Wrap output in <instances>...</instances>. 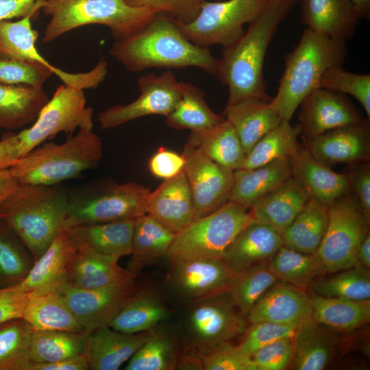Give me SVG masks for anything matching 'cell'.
<instances>
[{"label": "cell", "mask_w": 370, "mask_h": 370, "mask_svg": "<svg viewBox=\"0 0 370 370\" xmlns=\"http://www.w3.org/2000/svg\"><path fill=\"white\" fill-rule=\"evenodd\" d=\"M109 53L131 72L196 67L210 75L218 73L219 58L208 48L190 42L173 18L162 14L130 37L116 40Z\"/></svg>", "instance_id": "cell-1"}, {"label": "cell", "mask_w": 370, "mask_h": 370, "mask_svg": "<svg viewBox=\"0 0 370 370\" xmlns=\"http://www.w3.org/2000/svg\"><path fill=\"white\" fill-rule=\"evenodd\" d=\"M293 3L269 0L243 35L223 47L219 58L217 77L227 86V105L243 99L258 97L271 101L266 92L263 67L267 51L280 24Z\"/></svg>", "instance_id": "cell-2"}, {"label": "cell", "mask_w": 370, "mask_h": 370, "mask_svg": "<svg viewBox=\"0 0 370 370\" xmlns=\"http://www.w3.org/2000/svg\"><path fill=\"white\" fill-rule=\"evenodd\" d=\"M67 207L68 189L63 186L19 184L0 205V219L36 260L64 227Z\"/></svg>", "instance_id": "cell-3"}, {"label": "cell", "mask_w": 370, "mask_h": 370, "mask_svg": "<svg viewBox=\"0 0 370 370\" xmlns=\"http://www.w3.org/2000/svg\"><path fill=\"white\" fill-rule=\"evenodd\" d=\"M346 55V42L306 28L297 46L284 58L278 92L271 101L280 118L291 121L302 100L321 87L325 71L343 66Z\"/></svg>", "instance_id": "cell-4"}, {"label": "cell", "mask_w": 370, "mask_h": 370, "mask_svg": "<svg viewBox=\"0 0 370 370\" xmlns=\"http://www.w3.org/2000/svg\"><path fill=\"white\" fill-rule=\"evenodd\" d=\"M41 10L51 16L44 32V42L92 24L109 27L114 38L121 40L141 29L158 14L150 8L132 5L125 0H45Z\"/></svg>", "instance_id": "cell-5"}, {"label": "cell", "mask_w": 370, "mask_h": 370, "mask_svg": "<svg viewBox=\"0 0 370 370\" xmlns=\"http://www.w3.org/2000/svg\"><path fill=\"white\" fill-rule=\"evenodd\" d=\"M102 143L92 130H79L63 143H45L10 167L19 184H59L97 166Z\"/></svg>", "instance_id": "cell-6"}, {"label": "cell", "mask_w": 370, "mask_h": 370, "mask_svg": "<svg viewBox=\"0 0 370 370\" xmlns=\"http://www.w3.org/2000/svg\"><path fill=\"white\" fill-rule=\"evenodd\" d=\"M150 190L135 182L68 189L64 227L136 219L146 213Z\"/></svg>", "instance_id": "cell-7"}, {"label": "cell", "mask_w": 370, "mask_h": 370, "mask_svg": "<svg viewBox=\"0 0 370 370\" xmlns=\"http://www.w3.org/2000/svg\"><path fill=\"white\" fill-rule=\"evenodd\" d=\"M253 221L249 208L229 201L217 210L192 221L176 233L166 256L171 263L222 258L238 232Z\"/></svg>", "instance_id": "cell-8"}, {"label": "cell", "mask_w": 370, "mask_h": 370, "mask_svg": "<svg viewBox=\"0 0 370 370\" xmlns=\"http://www.w3.org/2000/svg\"><path fill=\"white\" fill-rule=\"evenodd\" d=\"M269 0L205 1L192 21H175L184 35L195 45L208 48L228 47L245 33L243 25L253 21Z\"/></svg>", "instance_id": "cell-9"}, {"label": "cell", "mask_w": 370, "mask_h": 370, "mask_svg": "<svg viewBox=\"0 0 370 370\" xmlns=\"http://www.w3.org/2000/svg\"><path fill=\"white\" fill-rule=\"evenodd\" d=\"M84 90L64 84L57 88L32 125L16 134L19 158L60 132L70 136L77 129L92 130L93 112Z\"/></svg>", "instance_id": "cell-10"}, {"label": "cell", "mask_w": 370, "mask_h": 370, "mask_svg": "<svg viewBox=\"0 0 370 370\" xmlns=\"http://www.w3.org/2000/svg\"><path fill=\"white\" fill-rule=\"evenodd\" d=\"M369 232V219L349 192L329 207L325 234L316 253L325 271L335 273L358 265L359 245Z\"/></svg>", "instance_id": "cell-11"}, {"label": "cell", "mask_w": 370, "mask_h": 370, "mask_svg": "<svg viewBox=\"0 0 370 370\" xmlns=\"http://www.w3.org/2000/svg\"><path fill=\"white\" fill-rule=\"evenodd\" d=\"M195 301L187 317L186 328L192 345L199 354L230 341L246 330L247 321L229 291Z\"/></svg>", "instance_id": "cell-12"}, {"label": "cell", "mask_w": 370, "mask_h": 370, "mask_svg": "<svg viewBox=\"0 0 370 370\" xmlns=\"http://www.w3.org/2000/svg\"><path fill=\"white\" fill-rule=\"evenodd\" d=\"M34 18L33 15H28L16 21H0V58L42 64L63 84L79 89L96 88L105 80L108 62L103 58L85 73H68L50 64L36 47L38 33L32 27L31 21Z\"/></svg>", "instance_id": "cell-13"}, {"label": "cell", "mask_w": 370, "mask_h": 370, "mask_svg": "<svg viewBox=\"0 0 370 370\" xmlns=\"http://www.w3.org/2000/svg\"><path fill=\"white\" fill-rule=\"evenodd\" d=\"M138 97L126 105H116L102 111L98 117L103 130L115 128L148 115L168 116L181 97L180 82L171 70L151 73L137 81Z\"/></svg>", "instance_id": "cell-14"}, {"label": "cell", "mask_w": 370, "mask_h": 370, "mask_svg": "<svg viewBox=\"0 0 370 370\" xmlns=\"http://www.w3.org/2000/svg\"><path fill=\"white\" fill-rule=\"evenodd\" d=\"M183 171L194 203L193 220L204 217L229 201L234 171L225 168L186 144Z\"/></svg>", "instance_id": "cell-15"}, {"label": "cell", "mask_w": 370, "mask_h": 370, "mask_svg": "<svg viewBox=\"0 0 370 370\" xmlns=\"http://www.w3.org/2000/svg\"><path fill=\"white\" fill-rule=\"evenodd\" d=\"M137 289L134 280L84 289L64 284L56 289L86 333L108 325Z\"/></svg>", "instance_id": "cell-16"}, {"label": "cell", "mask_w": 370, "mask_h": 370, "mask_svg": "<svg viewBox=\"0 0 370 370\" xmlns=\"http://www.w3.org/2000/svg\"><path fill=\"white\" fill-rule=\"evenodd\" d=\"M299 106V125L304 140L364 119L346 95L321 87L309 93Z\"/></svg>", "instance_id": "cell-17"}, {"label": "cell", "mask_w": 370, "mask_h": 370, "mask_svg": "<svg viewBox=\"0 0 370 370\" xmlns=\"http://www.w3.org/2000/svg\"><path fill=\"white\" fill-rule=\"evenodd\" d=\"M169 280L177 294L193 301L229 291L232 273L222 258L171 262Z\"/></svg>", "instance_id": "cell-18"}, {"label": "cell", "mask_w": 370, "mask_h": 370, "mask_svg": "<svg viewBox=\"0 0 370 370\" xmlns=\"http://www.w3.org/2000/svg\"><path fill=\"white\" fill-rule=\"evenodd\" d=\"M304 143L312 156L328 166L367 162L370 156L369 119L329 130Z\"/></svg>", "instance_id": "cell-19"}, {"label": "cell", "mask_w": 370, "mask_h": 370, "mask_svg": "<svg viewBox=\"0 0 370 370\" xmlns=\"http://www.w3.org/2000/svg\"><path fill=\"white\" fill-rule=\"evenodd\" d=\"M135 219L65 227L81 251L117 263L131 255Z\"/></svg>", "instance_id": "cell-20"}, {"label": "cell", "mask_w": 370, "mask_h": 370, "mask_svg": "<svg viewBox=\"0 0 370 370\" xmlns=\"http://www.w3.org/2000/svg\"><path fill=\"white\" fill-rule=\"evenodd\" d=\"M246 319L249 323L267 321L298 327L313 319L309 296L301 288L278 281L256 301Z\"/></svg>", "instance_id": "cell-21"}, {"label": "cell", "mask_w": 370, "mask_h": 370, "mask_svg": "<svg viewBox=\"0 0 370 370\" xmlns=\"http://www.w3.org/2000/svg\"><path fill=\"white\" fill-rule=\"evenodd\" d=\"M145 209L147 214L175 233L193 221V199L184 171L164 180L155 190L150 191Z\"/></svg>", "instance_id": "cell-22"}, {"label": "cell", "mask_w": 370, "mask_h": 370, "mask_svg": "<svg viewBox=\"0 0 370 370\" xmlns=\"http://www.w3.org/2000/svg\"><path fill=\"white\" fill-rule=\"evenodd\" d=\"M77 249L63 227L45 251L35 260L18 287L29 296L54 291L65 284L69 265Z\"/></svg>", "instance_id": "cell-23"}, {"label": "cell", "mask_w": 370, "mask_h": 370, "mask_svg": "<svg viewBox=\"0 0 370 370\" xmlns=\"http://www.w3.org/2000/svg\"><path fill=\"white\" fill-rule=\"evenodd\" d=\"M152 330L128 334L105 325L86 333L84 355L90 369H119L145 343Z\"/></svg>", "instance_id": "cell-24"}, {"label": "cell", "mask_w": 370, "mask_h": 370, "mask_svg": "<svg viewBox=\"0 0 370 370\" xmlns=\"http://www.w3.org/2000/svg\"><path fill=\"white\" fill-rule=\"evenodd\" d=\"M282 245L280 233L266 224L253 221L238 232L222 259L234 274L267 262Z\"/></svg>", "instance_id": "cell-25"}, {"label": "cell", "mask_w": 370, "mask_h": 370, "mask_svg": "<svg viewBox=\"0 0 370 370\" xmlns=\"http://www.w3.org/2000/svg\"><path fill=\"white\" fill-rule=\"evenodd\" d=\"M293 177L297 179L310 197L327 207L347 194L351 188L347 173H338L315 159L299 145L291 158Z\"/></svg>", "instance_id": "cell-26"}, {"label": "cell", "mask_w": 370, "mask_h": 370, "mask_svg": "<svg viewBox=\"0 0 370 370\" xmlns=\"http://www.w3.org/2000/svg\"><path fill=\"white\" fill-rule=\"evenodd\" d=\"M359 17L351 0H303L301 21L306 28L347 42L355 33Z\"/></svg>", "instance_id": "cell-27"}, {"label": "cell", "mask_w": 370, "mask_h": 370, "mask_svg": "<svg viewBox=\"0 0 370 370\" xmlns=\"http://www.w3.org/2000/svg\"><path fill=\"white\" fill-rule=\"evenodd\" d=\"M292 176L291 158H280L253 169L234 171L229 201L250 208Z\"/></svg>", "instance_id": "cell-28"}, {"label": "cell", "mask_w": 370, "mask_h": 370, "mask_svg": "<svg viewBox=\"0 0 370 370\" xmlns=\"http://www.w3.org/2000/svg\"><path fill=\"white\" fill-rule=\"evenodd\" d=\"M310 199L305 187L292 176L256 202L250 211L254 221L266 224L281 234Z\"/></svg>", "instance_id": "cell-29"}, {"label": "cell", "mask_w": 370, "mask_h": 370, "mask_svg": "<svg viewBox=\"0 0 370 370\" xmlns=\"http://www.w3.org/2000/svg\"><path fill=\"white\" fill-rule=\"evenodd\" d=\"M271 101L249 97L226 105L224 118L234 129L246 154L282 120Z\"/></svg>", "instance_id": "cell-30"}, {"label": "cell", "mask_w": 370, "mask_h": 370, "mask_svg": "<svg viewBox=\"0 0 370 370\" xmlns=\"http://www.w3.org/2000/svg\"><path fill=\"white\" fill-rule=\"evenodd\" d=\"M49 100L42 86L0 83V127L20 130L34 123Z\"/></svg>", "instance_id": "cell-31"}, {"label": "cell", "mask_w": 370, "mask_h": 370, "mask_svg": "<svg viewBox=\"0 0 370 370\" xmlns=\"http://www.w3.org/2000/svg\"><path fill=\"white\" fill-rule=\"evenodd\" d=\"M170 314V310L156 292L137 288L108 326L124 333L143 332L156 328Z\"/></svg>", "instance_id": "cell-32"}, {"label": "cell", "mask_w": 370, "mask_h": 370, "mask_svg": "<svg viewBox=\"0 0 370 370\" xmlns=\"http://www.w3.org/2000/svg\"><path fill=\"white\" fill-rule=\"evenodd\" d=\"M187 145L214 162L232 171L243 169L246 153L228 121L199 132H191Z\"/></svg>", "instance_id": "cell-33"}, {"label": "cell", "mask_w": 370, "mask_h": 370, "mask_svg": "<svg viewBox=\"0 0 370 370\" xmlns=\"http://www.w3.org/2000/svg\"><path fill=\"white\" fill-rule=\"evenodd\" d=\"M312 318L325 328L351 331L370 321V299L353 300L308 295Z\"/></svg>", "instance_id": "cell-34"}, {"label": "cell", "mask_w": 370, "mask_h": 370, "mask_svg": "<svg viewBox=\"0 0 370 370\" xmlns=\"http://www.w3.org/2000/svg\"><path fill=\"white\" fill-rule=\"evenodd\" d=\"M328 219L329 208L310 197L281 233L283 245L301 253L316 254L325 234Z\"/></svg>", "instance_id": "cell-35"}, {"label": "cell", "mask_w": 370, "mask_h": 370, "mask_svg": "<svg viewBox=\"0 0 370 370\" xmlns=\"http://www.w3.org/2000/svg\"><path fill=\"white\" fill-rule=\"evenodd\" d=\"M22 318L34 330L85 332L56 290L29 296Z\"/></svg>", "instance_id": "cell-36"}, {"label": "cell", "mask_w": 370, "mask_h": 370, "mask_svg": "<svg viewBox=\"0 0 370 370\" xmlns=\"http://www.w3.org/2000/svg\"><path fill=\"white\" fill-rule=\"evenodd\" d=\"M176 233L147 213L134 221L132 251L127 269L136 275L147 263L166 256Z\"/></svg>", "instance_id": "cell-37"}, {"label": "cell", "mask_w": 370, "mask_h": 370, "mask_svg": "<svg viewBox=\"0 0 370 370\" xmlns=\"http://www.w3.org/2000/svg\"><path fill=\"white\" fill-rule=\"evenodd\" d=\"M293 367L296 370H321L329 362L336 339L314 319L298 326L293 337Z\"/></svg>", "instance_id": "cell-38"}, {"label": "cell", "mask_w": 370, "mask_h": 370, "mask_svg": "<svg viewBox=\"0 0 370 370\" xmlns=\"http://www.w3.org/2000/svg\"><path fill=\"white\" fill-rule=\"evenodd\" d=\"M135 276L118 263L110 262L77 249L66 273L65 284L92 289L134 280Z\"/></svg>", "instance_id": "cell-39"}, {"label": "cell", "mask_w": 370, "mask_h": 370, "mask_svg": "<svg viewBox=\"0 0 370 370\" xmlns=\"http://www.w3.org/2000/svg\"><path fill=\"white\" fill-rule=\"evenodd\" d=\"M181 97L174 110L166 116L169 127L175 130L199 132L224 121L207 105L204 92L192 83L180 82Z\"/></svg>", "instance_id": "cell-40"}, {"label": "cell", "mask_w": 370, "mask_h": 370, "mask_svg": "<svg viewBox=\"0 0 370 370\" xmlns=\"http://www.w3.org/2000/svg\"><path fill=\"white\" fill-rule=\"evenodd\" d=\"M86 332L34 330L30 345L31 362L48 363L84 355Z\"/></svg>", "instance_id": "cell-41"}, {"label": "cell", "mask_w": 370, "mask_h": 370, "mask_svg": "<svg viewBox=\"0 0 370 370\" xmlns=\"http://www.w3.org/2000/svg\"><path fill=\"white\" fill-rule=\"evenodd\" d=\"M301 134L299 124L293 125L291 121L282 119L246 154L243 169H253L280 158H291L300 145L298 138Z\"/></svg>", "instance_id": "cell-42"}, {"label": "cell", "mask_w": 370, "mask_h": 370, "mask_svg": "<svg viewBox=\"0 0 370 370\" xmlns=\"http://www.w3.org/2000/svg\"><path fill=\"white\" fill-rule=\"evenodd\" d=\"M279 280L304 289L325 271L318 256L301 253L282 245L268 261Z\"/></svg>", "instance_id": "cell-43"}, {"label": "cell", "mask_w": 370, "mask_h": 370, "mask_svg": "<svg viewBox=\"0 0 370 370\" xmlns=\"http://www.w3.org/2000/svg\"><path fill=\"white\" fill-rule=\"evenodd\" d=\"M34 262L26 245L0 219V288L21 282Z\"/></svg>", "instance_id": "cell-44"}, {"label": "cell", "mask_w": 370, "mask_h": 370, "mask_svg": "<svg viewBox=\"0 0 370 370\" xmlns=\"http://www.w3.org/2000/svg\"><path fill=\"white\" fill-rule=\"evenodd\" d=\"M33 332L23 318L0 323V370H28Z\"/></svg>", "instance_id": "cell-45"}, {"label": "cell", "mask_w": 370, "mask_h": 370, "mask_svg": "<svg viewBox=\"0 0 370 370\" xmlns=\"http://www.w3.org/2000/svg\"><path fill=\"white\" fill-rule=\"evenodd\" d=\"M278 281L268 263L262 262L232 274L228 291L239 312L246 318L256 301Z\"/></svg>", "instance_id": "cell-46"}, {"label": "cell", "mask_w": 370, "mask_h": 370, "mask_svg": "<svg viewBox=\"0 0 370 370\" xmlns=\"http://www.w3.org/2000/svg\"><path fill=\"white\" fill-rule=\"evenodd\" d=\"M180 356L168 333L153 329L149 338L130 358L125 370H171L177 367Z\"/></svg>", "instance_id": "cell-47"}, {"label": "cell", "mask_w": 370, "mask_h": 370, "mask_svg": "<svg viewBox=\"0 0 370 370\" xmlns=\"http://www.w3.org/2000/svg\"><path fill=\"white\" fill-rule=\"evenodd\" d=\"M339 274L311 284L312 292L328 297L353 300L370 298L369 269L356 265Z\"/></svg>", "instance_id": "cell-48"}, {"label": "cell", "mask_w": 370, "mask_h": 370, "mask_svg": "<svg viewBox=\"0 0 370 370\" xmlns=\"http://www.w3.org/2000/svg\"><path fill=\"white\" fill-rule=\"evenodd\" d=\"M321 88L354 97L364 108L370 120V75L349 72L342 66L325 71L321 80Z\"/></svg>", "instance_id": "cell-49"}, {"label": "cell", "mask_w": 370, "mask_h": 370, "mask_svg": "<svg viewBox=\"0 0 370 370\" xmlns=\"http://www.w3.org/2000/svg\"><path fill=\"white\" fill-rule=\"evenodd\" d=\"M237 345L245 355L251 356L259 348L284 338H293L297 327L267 321L250 323Z\"/></svg>", "instance_id": "cell-50"}, {"label": "cell", "mask_w": 370, "mask_h": 370, "mask_svg": "<svg viewBox=\"0 0 370 370\" xmlns=\"http://www.w3.org/2000/svg\"><path fill=\"white\" fill-rule=\"evenodd\" d=\"M199 355L205 370H257L251 357L243 354L230 341Z\"/></svg>", "instance_id": "cell-51"}, {"label": "cell", "mask_w": 370, "mask_h": 370, "mask_svg": "<svg viewBox=\"0 0 370 370\" xmlns=\"http://www.w3.org/2000/svg\"><path fill=\"white\" fill-rule=\"evenodd\" d=\"M52 74L47 67L36 62L0 58V83L42 86Z\"/></svg>", "instance_id": "cell-52"}, {"label": "cell", "mask_w": 370, "mask_h": 370, "mask_svg": "<svg viewBox=\"0 0 370 370\" xmlns=\"http://www.w3.org/2000/svg\"><path fill=\"white\" fill-rule=\"evenodd\" d=\"M257 370H284L293 362V338H284L269 343L251 356Z\"/></svg>", "instance_id": "cell-53"}, {"label": "cell", "mask_w": 370, "mask_h": 370, "mask_svg": "<svg viewBox=\"0 0 370 370\" xmlns=\"http://www.w3.org/2000/svg\"><path fill=\"white\" fill-rule=\"evenodd\" d=\"M132 5L146 6L158 14L187 23L195 18L207 0H125Z\"/></svg>", "instance_id": "cell-54"}, {"label": "cell", "mask_w": 370, "mask_h": 370, "mask_svg": "<svg viewBox=\"0 0 370 370\" xmlns=\"http://www.w3.org/2000/svg\"><path fill=\"white\" fill-rule=\"evenodd\" d=\"M185 158L164 147H160L149 160V170L151 173L159 178H171L183 171Z\"/></svg>", "instance_id": "cell-55"}, {"label": "cell", "mask_w": 370, "mask_h": 370, "mask_svg": "<svg viewBox=\"0 0 370 370\" xmlns=\"http://www.w3.org/2000/svg\"><path fill=\"white\" fill-rule=\"evenodd\" d=\"M347 173L350 188L363 214L370 219V165L368 161L350 165Z\"/></svg>", "instance_id": "cell-56"}, {"label": "cell", "mask_w": 370, "mask_h": 370, "mask_svg": "<svg viewBox=\"0 0 370 370\" xmlns=\"http://www.w3.org/2000/svg\"><path fill=\"white\" fill-rule=\"evenodd\" d=\"M27 293L15 284L0 288V323L8 320L22 318L28 300Z\"/></svg>", "instance_id": "cell-57"}, {"label": "cell", "mask_w": 370, "mask_h": 370, "mask_svg": "<svg viewBox=\"0 0 370 370\" xmlns=\"http://www.w3.org/2000/svg\"><path fill=\"white\" fill-rule=\"evenodd\" d=\"M45 0H0V21L36 16Z\"/></svg>", "instance_id": "cell-58"}, {"label": "cell", "mask_w": 370, "mask_h": 370, "mask_svg": "<svg viewBox=\"0 0 370 370\" xmlns=\"http://www.w3.org/2000/svg\"><path fill=\"white\" fill-rule=\"evenodd\" d=\"M90 369L84 355L56 362H31L28 370H88Z\"/></svg>", "instance_id": "cell-59"}, {"label": "cell", "mask_w": 370, "mask_h": 370, "mask_svg": "<svg viewBox=\"0 0 370 370\" xmlns=\"http://www.w3.org/2000/svg\"><path fill=\"white\" fill-rule=\"evenodd\" d=\"M18 158L16 134H7L0 140V169L11 167Z\"/></svg>", "instance_id": "cell-60"}, {"label": "cell", "mask_w": 370, "mask_h": 370, "mask_svg": "<svg viewBox=\"0 0 370 370\" xmlns=\"http://www.w3.org/2000/svg\"><path fill=\"white\" fill-rule=\"evenodd\" d=\"M18 184L10 167L0 169V205L14 191Z\"/></svg>", "instance_id": "cell-61"}, {"label": "cell", "mask_w": 370, "mask_h": 370, "mask_svg": "<svg viewBox=\"0 0 370 370\" xmlns=\"http://www.w3.org/2000/svg\"><path fill=\"white\" fill-rule=\"evenodd\" d=\"M357 260L359 265L368 269L370 268V234L368 232L360 243L358 253Z\"/></svg>", "instance_id": "cell-62"}, {"label": "cell", "mask_w": 370, "mask_h": 370, "mask_svg": "<svg viewBox=\"0 0 370 370\" xmlns=\"http://www.w3.org/2000/svg\"><path fill=\"white\" fill-rule=\"evenodd\" d=\"M351 1L359 18H369L370 0H351Z\"/></svg>", "instance_id": "cell-63"}, {"label": "cell", "mask_w": 370, "mask_h": 370, "mask_svg": "<svg viewBox=\"0 0 370 370\" xmlns=\"http://www.w3.org/2000/svg\"><path fill=\"white\" fill-rule=\"evenodd\" d=\"M276 1H287V2L294 3L296 0H276Z\"/></svg>", "instance_id": "cell-64"}]
</instances>
